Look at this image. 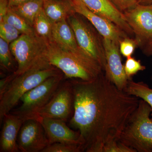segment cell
<instances>
[{
	"label": "cell",
	"instance_id": "11",
	"mask_svg": "<svg viewBox=\"0 0 152 152\" xmlns=\"http://www.w3.org/2000/svg\"><path fill=\"white\" fill-rule=\"evenodd\" d=\"M102 40L106 61L105 74L119 89L124 91L130 80L122 62L119 45L107 38H103Z\"/></svg>",
	"mask_w": 152,
	"mask_h": 152
},
{
	"label": "cell",
	"instance_id": "12",
	"mask_svg": "<svg viewBox=\"0 0 152 152\" xmlns=\"http://www.w3.org/2000/svg\"><path fill=\"white\" fill-rule=\"evenodd\" d=\"M69 2L75 13L88 19L102 38L110 39L119 45L121 41L129 37L113 22L90 10L81 0H69Z\"/></svg>",
	"mask_w": 152,
	"mask_h": 152
},
{
	"label": "cell",
	"instance_id": "15",
	"mask_svg": "<svg viewBox=\"0 0 152 152\" xmlns=\"http://www.w3.org/2000/svg\"><path fill=\"white\" fill-rule=\"evenodd\" d=\"M24 122L18 116L11 113L4 116L0 137V152H20L17 140Z\"/></svg>",
	"mask_w": 152,
	"mask_h": 152
},
{
	"label": "cell",
	"instance_id": "7",
	"mask_svg": "<svg viewBox=\"0 0 152 152\" xmlns=\"http://www.w3.org/2000/svg\"><path fill=\"white\" fill-rule=\"evenodd\" d=\"M73 15L70 17L69 24L79 47L87 55L97 61L104 72L106 61L103 40L101 41L82 19Z\"/></svg>",
	"mask_w": 152,
	"mask_h": 152
},
{
	"label": "cell",
	"instance_id": "21",
	"mask_svg": "<svg viewBox=\"0 0 152 152\" xmlns=\"http://www.w3.org/2000/svg\"><path fill=\"white\" fill-rule=\"evenodd\" d=\"M2 21L12 26L20 32L22 34L29 35L36 34L32 26L29 24L20 16L9 8L7 12L3 18Z\"/></svg>",
	"mask_w": 152,
	"mask_h": 152
},
{
	"label": "cell",
	"instance_id": "29",
	"mask_svg": "<svg viewBox=\"0 0 152 152\" xmlns=\"http://www.w3.org/2000/svg\"><path fill=\"white\" fill-rule=\"evenodd\" d=\"M9 9V0H0V22L7 12Z\"/></svg>",
	"mask_w": 152,
	"mask_h": 152
},
{
	"label": "cell",
	"instance_id": "6",
	"mask_svg": "<svg viewBox=\"0 0 152 152\" xmlns=\"http://www.w3.org/2000/svg\"><path fill=\"white\" fill-rule=\"evenodd\" d=\"M47 42L34 35L22 34L10 45L11 52L18 63L13 73L15 76L24 73L45 58Z\"/></svg>",
	"mask_w": 152,
	"mask_h": 152
},
{
	"label": "cell",
	"instance_id": "17",
	"mask_svg": "<svg viewBox=\"0 0 152 152\" xmlns=\"http://www.w3.org/2000/svg\"><path fill=\"white\" fill-rule=\"evenodd\" d=\"M43 10L52 23L66 19L75 13L69 2L61 0H44Z\"/></svg>",
	"mask_w": 152,
	"mask_h": 152
},
{
	"label": "cell",
	"instance_id": "16",
	"mask_svg": "<svg viewBox=\"0 0 152 152\" xmlns=\"http://www.w3.org/2000/svg\"><path fill=\"white\" fill-rule=\"evenodd\" d=\"M52 41L67 50L77 52L82 50L78 45L72 29L66 19L53 23Z\"/></svg>",
	"mask_w": 152,
	"mask_h": 152
},
{
	"label": "cell",
	"instance_id": "1",
	"mask_svg": "<svg viewBox=\"0 0 152 152\" xmlns=\"http://www.w3.org/2000/svg\"><path fill=\"white\" fill-rule=\"evenodd\" d=\"M74 112L69 126L78 131L83 152H102L118 140L139 98L119 89L104 72L90 81L72 79Z\"/></svg>",
	"mask_w": 152,
	"mask_h": 152
},
{
	"label": "cell",
	"instance_id": "10",
	"mask_svg": "<svg viewBox=\"0 0 152 152\" xmlns=\"http://www.w3.org/2000/svg\"><path fill=\"white\" fill-rule=\"evenodd\" d=\"M22 152H42L49 145L45 130L37 119H29L23 123L17 140Z\"/></svg>",
	"mask_w": 152,
	"mask_h": 152
},
{
	"label": "cell",
	"instance_id": "18",
	"mask_svg": "<svg viewBox=\"0 0 152 152\" xmlns=\"http://www.w3.org/2000/svg\"><path fill=\"white\" fill-rule=\"evenodd\" d=\"M43 2L44 0H30L20 5L9 8L33 27L35 19L43 9Z\"/></svg>",
	"mask_w": 152,
	"mask_h": 152
},
{
	"label": "cell",
	"instance_id": "22",
	"mask_svg": "<svg viewBox=\"0 0 152 152\" xmlns=\"http://www.w3.org/2000/svg\"><path fill=\"white\" fill-rule=\"evenodd\" d=\"M9 43L0 38V63L1 67L7 71L12 70L13 63Z\"/></svg>",
	"mask_w": 152,
	"mask_h": 152
},
{
	"label": "cell",
	"instance_id": "23",
	"mask_svg": "<svg viewBox=\"0 0 152 152\" xmlns=\"http://www.w3.org/2000/svg\"><path fill=\"white\" fill-rule=\"evenodd\" d=\"M20 34L22 33L10 24L4 21L0 22V37L9 44L16 40Z\"/></svg>",
	"mask_w": 152,
	"mask_h": 152
},
{
	"label": "cell",
	"instance_id": "19",
	"mask_svg": "<svg viewBox=\"0 0 152 152\" xmlns=\"http://www.w3.org/2000/svg\"><path fill=\"white\" fill-rule=\"evenodd\" d=\"M124 91L146 102L152 109V89L145 83L129 80Z\"/></svg>",
	"mask_w": 152,
	"mask_h": 152
},
{
	"label": "cell",
	"instance_id": "28",
	"mask_svg": "<svg viewBox=\"0 0 152 152\" xmlns=\"http://www.w3.org/2000/svg\"><path fill=\"white\" fill-rule=\"evenodd\" d=\"M122 12L134 8L138 4L137 0H110Z\"/></svg>",
	"mask_w": 152,
	"mask_h": 152
},
{
	"label": "cell",
	"instance_id": "30",
	"mask_svg": "<svg viewBox=\"0 0 152 152\" xmlns=\"http://www.w3.org/2000/svg\"><path fill=\"white\" fill-rule=\"evenodd\" d=\"M143 48L145 54L148 56H152V38Z\"/></svg>",
	"mask_w": 152,
	"mask_h": 152
},
{
	"label": "cell",
	"instance_id": "20",
	"mask_svg": "<svg viewBox=\"0 0 152 152\" xmlns=\"http://www.w3.org/2000/svg\"><path fill=\"white\" fill-rule=\"evenodd\" d=\"M52 25L43 9L35 19L33 28L38 37L49 42L52 41Z\"/></svg>",
	"mask_w": 152,
	"mask_h": 152
},
{
	"label": "cell",
	"instance_id": "13",
	"mask_svg": "<svg viewBox=\"0 0 152 152\" xmlns=\"http://www.w3.org/2000/svg\"><path fill=\"white\" fill-rule=\"evenodd\" d=\"M37 119L43 127L49 145L58 142L75 144L81 147L80 133L67 126L65 121L42 117Z\"/></svg>",
	"mask_w": 152,
	"mask_h": 152
},
{
	"label": "cell",
	"instance_id": "8",
	"mask_svg": "<svg viewBox=\"0 0 152 152\" xmlns=\"http://www.w3.org/2000/svg\"><path fill=\"white\" fill-rule=\"evenodd\" d=\"M74 93L70 81L62 82L46 105L39 112V117L68 121L74 112Z\"/></svg>",
	"mask_w": 152,
	"mask_h": 152
},
{
	"label": "cell",
	"instance_id": "25",
	"mask_svg": "<svg viewBox=\"0 0 152 152\" xmlns=\"http://www.w3.org/2000/svg\"><path fill=\"white\" fill-rule=\"evenodd\" d=\"M124 66L125 72L130 80L139 71H143L146 69L145 66L142 64L140 61H137L132 56L127 58Z\"/></svg>",
	"mask_w": 152,
	"mask_h": 152
},
{
	"label": "cell",
	"instance_id": "24",
	"mask_svg": "<svg viewBox=\"0 0 152 152\" xmlns=\"http://www.w3.org/2000/svg\"><path fill=\"white\" fill-rule=\"evenodd\" d=\"M81 148L75 144L55 143L49 145L42 152H80Z\"/></svg>",
	"mask_w": 152,
	"mask_h": 152
},
{
	"label": "cell",
	"instance_id": "4",
	"mask_svg": "<svg viewBox=\"0 0 152 152\" xmlns=\"http://www.w3.org/2000/svg\"><path fill=\"white\" fill-rule=\"evenodd\" d=\"M152 109L146 102L140 100L118 141L135 152H152Z\"/></svg>",
	"mask_w": 152,
	"mask_h": 152
},
{
	"label": "cell",
	"instance_id": "5",
	"mask_svg": "<svg viewBox=\"0 0 152 152\" xmlns=\"http://www.w3.org/2000/svg\"><path fill=\"white\" fill-rule=\"evenodd\" d=\"M62 73L49 77L22 96L21 105L14 110L15 114L24 121L37 119L38 114L51 99L62 82Z\"/></svg>",
	"mask_w": 152,
	"mask_h": 152
},
{
	"label": "cell",
	"instance_id": "31",
	"mask_svg": "<svg viewBox=\"0 0 152 152\" xmlns=\"http://www.w3.org/2000/svg\"><path fill=\"white\" fill-rule=\"evenodd\" d=\"M30 0H9V7L20 5Z\"/></svg>",
	"mask_w": 152,
	"mask_h": 152
},
{
	"label": "cell",
	"instance_id": "32",
	"mask_svg": "<svg viewBox=\"0 0 152 152\" xmlns=\"http://www.w3.org/2000/svg\"><path fill=\"white\" fill-rule=\"evenodd\" d=\"M140 4L143 5L152 6V0H137Z\"/></svg>",
	"mask_w": 152,
	"mask_h": 152
},
{
	"label": "cell",
	"instance_id": "3",
	"mask_svg": "<svg viewBox=\"0 0 152 152\" xmlns=\"http://www.w3.org/2000/svg\"><path fill=\"white\" fill-rule=\"evenodd\" d=\"M59 70L49 64L44 58L24 73L16 76L0 96V124L23 95L48 78L61 73Z\"/></svg>",
	"mask_w": 152,
	"mask_h": 152
},
{
	"label": "cell",
	"instance_id": "2",
	"mask_svg": "<svg viewBox=\"0 0 152 152\" xmlns=\"http://www.w3.org/2000/svg\"><path fill=\"white\" fill-rule=\"evenodd\" d=\"M45 57L49 64L61 71L66 78L91 80L104 72L97 61L82 50H67L52 41L47 42Z\"/></svg>",
	"mask_w": 152,
	"mask_h": 152
},
{
	"label": "cell",
	"instance_id": "9",
	"mask_svg": "<svg viewBox=\"0 0 152 152\" xmlns=\"http://www.w3.org/2000/svg\"><path fill=\"white\" fill-rule=\"evenodd\" d=\"M123 13L133 30L138 46L143 48L152 38V6L138 4Z\"/></svg>",
	"mask_w": 152,
	"mask_h": 152
},
{
	"label": "cell",
	"instance_id": "27",
	"mask_svg": "<svg viewBox=\"0 0 152 152\" xmlns=\"http://www.w3.org/2000/svg\"><path fill=\"white\" fill-rule=\"evenodd\" d=\"M102 152H135L118 140H113L106 144Z\"/></svg>",
	"mask_w": 152,
	"mask_h": 152
},
{
	"label": "cell",
	"instance_id": "14",
	"mask_svg": "<svg viewBox=\"0 0 152 152\" xmlns=\"http://www.w3.org/2000/svg\"><path fill=\"white\" fill-rule=\"evenodd\" d=\"M85 6L95 14L110 21L129 37L134 35L124 15L110 0H81Z\"/></svg>",
	"mask_w": 152,
	"mask_h": 152
},
{
	"label": "cell",
	"instance_id": "26",
	"mask_svg": "<svg viewBox=\"0 0 152 152\" xmlns=\"http://www.w3.org/2000/svg\"><path fill=\"white\" fill-rule=\"evenodd\" d=\"M138 44L135 39L127 37L120 42V52L126 58L132 56Z\"/></svg>",
	"mask_w": 152,
	"mask_h": 152
}]
</instances>
